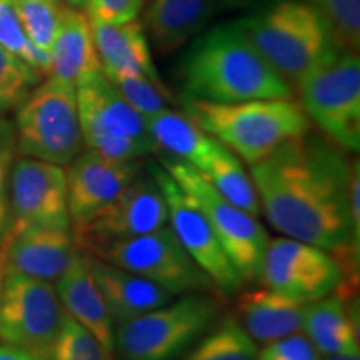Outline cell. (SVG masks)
<instances>
[{
    "label": "cell",
    "mask_w": 360,
    "mask_h": 360,
    "mask_svg": "<svg viewBox=\"0 0 360 360\" xmlns=\"http://www.w3.org/2000/svg\"><path fill=\"white\" fill-rule=\"evenodd\" d=\"M352 164L332 141L292 139L249 165L260 212L283 237L328 252L359 245L349 214Z\"/></svg>",
    "instance_id": "6da1fadb"
},
{
    "label": "cell",
    "mask_w": 360,
    "mask_h": 360,
    "mask_svg": "<svg viewBox=\"0 0 360 360\" xmlns=\"http://www.w3.org/2000/svg\"><path fill=\"white\" fill-rule=\"evenodd\" d=\"M186 98L236 103L294 98V89L267 64L238 24L214 29L187 53L182 65Z\"/></svg>",
    "instance_id": "7a4b0ae2"
},
{
    "label": "cell",
    "mask_w": 360,
    "mask_h": 360,
    "mask_svg": "<svg viewBox=\"0 0 360 360\" xmlns=\"http://www.w3.org/2000/svg\"><path fill=\"white\" fill-rule=\"evenodd\" d=\"M184 110L204 132L249 165L310 130V119L295 98H257L236 103L186 98Z\"/></svg>",
    "instance_id": "3957f363"
},
{
    "label": "cell",
    "mask_w": 360,
    "mask_h": 360,
    "mask_svg": "<svg viewBox=\"0 0 360 360\" xmlns=\"http://www.w3.org/2000/svg\"><path fill=\"white\" fill-rule=\"evenodd\" d=\"M238 25L294 92L310 70L340 51L321 13L297 0L277 4Z\"/></svg>",
    "instance_id": "277c9868"
},
{
    "label": "cell",
    "mask_w": 360,
    "mask_h": 360,
    "mask_svg": "<svg viewBox=\"0 0 360 360\" xmlns=\"http://www.w3.org/2000/svg\"><path fill=\"white\" fill-rule=\"evenodd\" d=\"M220 304L207 292L177 300L115 326L114 352L120 360H175L219 321Z\"/></svg>",
    "instance_id": "5b68a950"
},
{
    "label": "cell",
    "mask_w": 360,
    "mask_h": 360,
    "mask_svg": "<svg viewBox=\"0 0 360 360\" xmlns=\"http://www.w3.org/2000/svg\"><path fill=\"white\" fill-rule=\"evenodd\" d=\"M84 146L110 160H141L154 152L147 120L114 87L102 70L75 84Z\"/></svg>",
    "instance_id": "8992f818"
},
{
    "label": "cell",
    "mask_w": 360,
    "mask_h": 360,
    "mask_svg": "<svg viewBox=\"0 0 360 360\" xmlns=\"http://www.w3.org/2000/svg\"><path fill=\"white\" fill-rule=\"evenodd\" d=\"M13 127L20 155L69 165L84 148L75 85L47 77L20 103Z\"/></svg>",
    "instance_id": "52a82bcc"
},
{
    "label": "cell",
    "mask_w": 360,
    "mask_h": 360,
    "mask_svg": "<svg viewBox=\"0 0 360 360\" xmlns=\"http://www.w3.org/2000/svg\"><path fill=\"white\" fill-rule=\"evenodd\" d=\"M300 105L340 148L360 147V58L339 51L309 72L297 85Z\"/></svg>",
    "instance_id": "ba28073f"
},
{
    "label": "cell",
    "mask_w": 360,
    "mask_h": 360,
    "mask_svg": "<svg viewBox=\"0 0 360 360\" xmlns=\"http://www.w3.org/2000/svg\"><path fill=\"white\" fill-rule=\"evenodd\" d=\"M162 167L204 214L245 283L259 282L269 236L257 217L225 200L191 165L160 157Z\"/></svg>",
    "instance_id": "9c48e42d"
},
{
    "label": "cell",
    "mask_w": 360,
    "mask_h": 360,
    "mask_svg": "<svg viewBox=\"0 0 360 360\" xmlns=\"http://www.w3.org/2000/svg\"><path fill=\"white\" fill-rule=\"evenodd\" d=\"M65 319L51 282L6 276L0 289V345L49 360Z\"/></svg>",
    "instance_id": "30bf717a"
},
{
    "label": "cell",
    "mask_w": 360,
    "mask_h": 360,
    "mask_svg": "<svg viewBox=\"0 0 360 360\" xmlns=\"http://www.w3.org/2000/svg\"><path fill=\"white\" fill-rule=\"evenodd\" d=\"M90 255L137 274L172 295L217 290L187 254L169 224L146 236L102 247Z\"/></svg>",
    "instance_id": "8fae6325"
},
{
    "label": "cell",
    "mask_w": 360,
    "mask_h": 360,
    "mask_svg": "<svg viewBox=\"0 0 360 360\" xmlns=\"http://www.w3.org/2000/svg\"><path fill=\"white\" fill-rule=\"evenodd\" d=\"M167 224V204L155 177L139 174L114 200L80 227L72 229V236L80 250L94 254L102 247L146 236Z\"/></svg>",
    "instance_id": "7c38bea8"
},
{
    "label": "cell",
    "mask_w": 360,
    "mask_h": 360,
    "mask_svg": "<svg viewBox=\"0 0 360 360\" xmlns=\"http://www.w3.org/2000/svg\"><path fill=\"white\" fill-rule=\"evenodd\" d=\"M152 175L167 204L169 227L193 262L204 270L207 277L217 287L219 294L237 295L244 290L245 282L225 254L224 247L220 245L217 236L199 207L193 204L191 197L179 187V184L165 172L164 167H154Z\"/></svg>",
    "instance_id": "4fadbf2b"
},
{
    "label": "cell",
    "mask_w": 360,
    "mask_h": 360,
    "mask_svg": "<svg viewBox=\"0 0 360 360\" xmlns=\"http://www.w3.org/2000/svg\"><path fill=\"white\" fill-rule=\"evenodd\" d=\"M259 282L270 290L314 302L332 294L342 282V270L326 249L277 237L269 240Z\"/></svg>",
    "instance_id": "5bb4252c"
},
{
    "label": "cell",
    "mask_w": 360,
    "mask_h": 360,
    "mask_svg": "<svg viewBox=\"0 0 360 360\" xmlns=\"http://www.w3.org/2000/svg\"><path fill=\"white\" fill-rule=\"evenodd\" d=\"M8 212L7 233L30 227L70 229L65 169L32 157L15 159L8 180Z\"/></svg>",
    "instance_id": "9a60e30c"
},
{
    "label": "cell",
    "mask_w": 360,
    "mask_h": 360,
    "mask_svg": "<svg viewBox=\"0 0 360 360\" xmlns=\"http://www.w3.org/2000/svg\"><path fill=\"white\" fill-rule=\"evenodd\" d=\"M141 170V160H110L90 150L80 152L65 169L70 229L80 227L114 200Z\"/></svg>",
    "instance_id": "2e32d148"
},
{
    "label": "cell",
    "mask_w": 360,
    "mask_h": 360,
    "mask_svg": "<svg viewBox=\"0 0 360 360\" xmlns=\"http://www.w3.org/2000/svg\"><path fill=\"white\" fill-rule=\"evenodd\" d=\"M6 276L57 282L80 250L70 229L30 227L7 233L0 242Z\"/></svg>",
    "instance_id": "e0dca14e"
},
{
    "label": "cell",
    "mask_w": 360,
    "mask_h": 360,
    "mask_svg": "<svg viewBox=\"0 0 360 360\" xmlns=\"http://www.w3.org/2000/svg\"><path fill=\"white\" fill-rule=\"evenodd\" d=\"M56 292L67 314L96 337L105 354L114 360L115 323L96 278L90 272L87 254L80 252L69 270L56 282Z\"/></svg>",
    "instance_id": "ac0fdd59"
},
{
    "label": "cell",
    "mask_w": 360,
    "mask_h": 360,
    "mask_svg": "<svg viewBox=\"0 0 360 360\" xmlns=\"http://www.w3.org/2000/svg\"><path fill=\"white\" fill-rule=\"evenodd\" d=\"M309 302L267 287L238 292L236 319L255 344L265 345L302 332Z\"/></svg>",
    "instance_id": "d6986e66"
},
{
    "label": "cell",
    "mask_w": 360,
    "mask_h": 360,
    "mask_svg": "<svg viewBox=\"0 0 360 360\" xmlns=\"http://www.w3.org/2000/svg\"><path fill=\"white\" fill-rule=\"evenodd\" d=\"M87 260L115 326L141 317L174 300L169 290L137 274L90 254H87Z\"/></svg>",
    "instance_id": "ffe728a7"
},
{
    "label": "cell",
    "mask_w": 360,
    "mask_h": 360,
    "mask_svg": "<svg viewBox=\"0 0 360 360\" xmlns=\"http://www.w3.org/2000/svg\"><path fill=\"white\" fill-rule=\"evenodd\" d=\"M51 70L47 77L75 85L84 75L102 70L87 13L62 6L60 22L51 49Z\"/></svg>",
    "instance_id": "44dd1931"
},
{
    "label": "cell",
    "mask_w": 360,
    "mask_h": 360,
    "mask_svg": "<svg viewBox=\"0 0 360 360\" xmlns=\"http://www.w3.org/2000/svg\"><path fill=\"white\" fill-rule=\"evenodd\" d=\"M90 25L103 74H139L164 84L152 62V52L141 22Z\"/></svg>",
    "instance_id": "7402d4cb"
},
{
    "label": "cell",
    "mask_w": 360,
    "mask_h": 360,
    "mask_svg": "<svg viewBox=\"0 0 360 360\" xmlns=\"http://www.w3.org/2000/svg\"><path fill=\"white\" fill-rule=\"evenodd\" d=\"M222 0H152L143 13V30L157 52L167 56L182 47L217 12Z\"/></svg>",
    "instance_id": "603a6c76"
},
{
    "label": "cell",
    "mask_w": 360,
    "mask_h": 360,
    "mask_svg": "<svg viewBox=\"0 0 360 360\" xmlns=\"http://www.w3.org/2000/svg\"><path fill=\"white\" fill-rule=\"evenodd\" d=\"M302 332L322 355L359 354V322L354 300L332 292L307 305Z\"/></svg>",
    "instance_id": "cb8c5ba5"
},
{
    "label": "cell",
    "mask_w": 360,
    "mask_h": 360,
    "mask_svg": "<svg viewBox=\"0 0 360 360\" xmlns=\"http://www.w3.org/2000/svg\"><path fill=\"white\" fill-rule=\"evenodd\" d=\"M147 129L154 152H162L165 159L184 162L195 170H200L217 143L191 117L170 109L147 119Z\"/></svg>",
    "instance_id": "d4e9b609"
},
{
    "label": "cell",
    "mask_w": 360,
    "mask_h": 360,
    "mask_svg": "<svg viewBox=\"0 0 360 360\" xmlns=\"http://www.w3.org/2000/svg\"><path fill=\"white\" fill-rule=\"evenodd\" d=\"M207 182L217 191L225 200H229L244 212L259 217L260 204L250 174L238 157L217 141L209 159L197 170Z\"/></svg>",
    "instance_id": "484cf974"
},
{
    "label": "cell",
    "mask_w": 360,
    "mask_h": 360,
    "mask_svg": "<svg viewBox=\"0 0 360 360\" xmlns=\"http://www.w3.org/2000/svg\"><path fill=\"white\" fill-rule=\"evenodd\" d=\"M257 355L259 345L231 315L202 335L184 360H257Z\"/></svg>",
    "instance_id": "4316f807"
},
{
    "label": "cell",
    "mask_w": 360,
    "mask_h": 360,
    "mask_svg": "<svg viewBox=\"0 0 360 360\" xmlns=\"http://www.w3.org/2000/svg\"><path fill=\"white\" fill-rule=\"evenodd\" d=\"M24 32L35 47L51 53L60 22V0H12Z\"/></svg>",
    "instance_id": "83f0119b"
},
{
    "label": "cell",
    "mask_w": 360,
    "mask_h": 360,
    "mask_svg": "<svg viewBox=\"0 0 360 360\" xmlns=\"http://www.w3.org/2000/svg\"><path fill=\"white\" fill-rule=\"evenodd\" d=\"M0 47L7 49L39 74L49 75L51 70V53L40 51L30 42L24 32L12 0H0Z\"/></svg>",
    "instance_id": "f1b7e54d"
},
{
    "label": "cell",
    "mask_w": 360,
    "mask_h": 360,
    "mask_svg": "<svg viewBox=\"0 0 360 360\" xmlns=\"http://www.w3.org/2000/svg\"><path fill=\"white\" fill-rule=\"evenodd\" d=\"M310 6L327 22L340 51L359 52L360 0H310Z\"/></svg>",
    "instance_id": "f546056e"
},
{
    "label": "cell",
    "mask_w": 360,
    "mask_h": 360,
    "mask_svg": "<svg viewBox=\"0 0 360 360\" xmlns=\"http://www.w3.org/2000/svg\"><path fill=\"white\" fill-rule=\"evenodd\" d=\"M42 77L22 58L0 47V114L19 107Z\"/></svg>",
    "instance_id": "4dcf8cb0"
},
{
    "label": "cell",
    "mask_w": 360,
    "mask_h": 360,
    "mask_svg": "<svg viewBox=\"0 0 360 360\" xmlns=\"http://www.w3.org/2000/svg\"><path fill=\"white\" fill-rule=\"evenodd\" d=\"M105 77L146 120L167 109L169 90L164 84H157L146 75L139 74H114Z\"/></svg>",
    "instance_id": "1f68e13d"
},
{
    "label": "cell",
    "mask_w": 360,
    "mask_h": 360,
    "mask_svg": "<svg viewBox=\"0 0 360 360\" xmlns=\"http://www.w3.org/2000/svg\"><path fill=\"white\" fill-rule=\"evenodd\" d=\"M49 360H112L96 337L65 312Z\"/></svg>",
    "instance_id": "d6a6232c"
},
{
    "label": "cell",
    "mask_w": 360,
    "mask_h": 360,
    "mask_svg": "<svg viewBox=\"0 0 360 360\" xmlns=\"http://www.w3.org/2000/svg\"><path fill=\"white\" fill-rule=\"evenodd\" d=\"M19 154L17 148L15 127L0 114V242L4 240L11 227V212H8V180L13 162Z\"/></svg>",
    "instance_id": "836d02e7"
},
{
    "label": "cell",
    "mask_w": 360,
    "mask_h": 360,
    "mask_svg": "<svg viewBox=\"0 0 360 360\" xmlns=\"http://www.w3.org/2000/svg\"><path fill=\"white\" fill-rule=\"evenodd\" d=\"M257 360H322V354L302 332L265 344Z\"/></svg>",
    "instance_id": "e575fe53"
},
{
    "label": "cell",
    "mask_w": 360,
    "mask_h": 360,
    "mask_svg": "<svg viewBox=\"0 0 360 360\" xmlns=\"http://www.w3.org/2000/svg\"><path fill=\"white\" fill-rule=\"evenodd\" d=\"M142 0H87L85 13L90 24H125L137 19Z\"/></svg>",
    "instance_id": "d590c367"
},
{
    "label": "cell",
    "mask_w": 360,
    "mask_h": 360,
    "mask_svg": "<svg viewBox=\"0 0 360 360\" xmlns=\"http://www.w3.org/2000/svg\"><path fill=\"white\" fill-rule=\"evenodd\" d=\"M349 214L352 222L354 236L360 240V167L359 162L354 160L349 180Z\"/></svg>",
    "instance_id": "8d00e7d4"
},
{
    "label": "cell",
    "mask_w": 360,
    "mask_h": 360,
    "mask_svg": "<svg viewBox=\"0 0 360 360\" xmlns=\"http://www.w3.org/2000/svg\"><path fill=\"white\" fill-rule=\"evenodd\" d=\"M0 360H39L30 354L22 352L19 349L8 347V345H0Z\"/></svg>",
    "instance_id": "74e56055"
},
{
    "label": "cell",
    "mask_w": 360,
    "mask_h": 360,
    "mask_svg": "<svg viewBox=\"0 0 360 360\" xmlns=\"http://www.w3.org/2000/svg\"><path fill=\"white\" fill-rule=\"evenodd\" d=\"M326 360H360V354H337V355H327Z\"/></svg>",
    "instance_id": "f35d334b"
},
{
    "label": "cell",
    "mask_w": 360,
    "mask_h": 360,
    "mask_svg": "<svg viewBox=\"0 0 360 360\" xmlns=\"http://www.w3.org/2000/svg\"><path fill=\"white\" fill-rule=\"evenodd\" d=\"M65 4L74 8H80V11H84L85 6H87V0H65Z\"/></svg>",
    "instance_id": "ab89813d"
},
{
    "label": "cell",
    "mask_w": 360,
    "mask_h": 360,
    "mask_svg": "<svg viewBox=\"0 0 360 360\" xmlns=\"http://www.w3.org/2000/svg\"><path fill=\"white\" fill-rule=\"evenodd\" d=\"M4 281H6V265H4L2 252H0V289H2Z\"/></svg>",
    "instance_id": "60d3db41"
}]
</instances>
